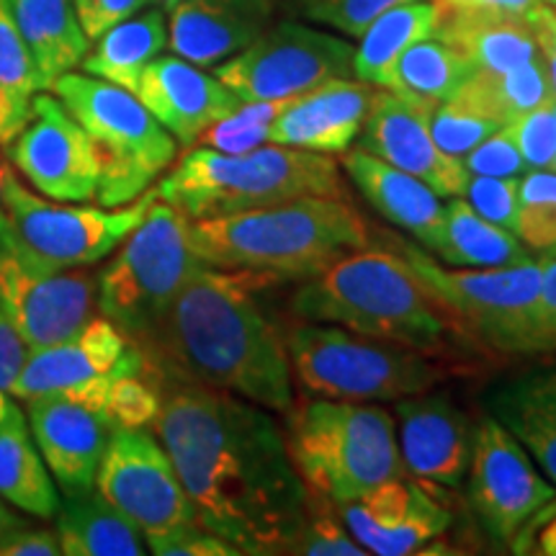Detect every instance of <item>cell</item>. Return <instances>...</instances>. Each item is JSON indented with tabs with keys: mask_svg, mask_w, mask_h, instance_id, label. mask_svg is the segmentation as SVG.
<instances>
[{
	"mask_svg": "<svg viewBox=\"0 0 556 556\" xmlns=\"http://www.w3.org/2000/svg\"><path fill=\"white\" fill-rule=\"evenodd\" d=\"M155 381L152 426L197 523L240 554H294L309 492L270 409L157 368Z\"/></svg>",
	"mask_w": 556,
	"mask_h": 556,
	"instance_id": "cell-1",
	"label": "cell"
},
{
	"mask_svg": "<svg viewBox=\"0 0 556 556\" xmlns=\"http://www.w3.org/2000/svg\"><path fill=\"white\" fill-rule=\"evenodd\" d=\"M281 278L199 266L142 348L157 371L287 415L294 374L266 294Z\"/></svg>",
	"mask_w": 556,
	"mask_h": 556,
	"instance_id": "cell-2",
	"label": "cell"
},
{
	"mask_svg": "<svg viewBox=\"0 0 556 556\" xmlns=\"http://www.w3.org/2000/svg\"><path fill=\"white\" fill-rule=\"evenodd\" d=\"M189 245L204 266L291 281L315 278L345 255L368 248L371 235L348 199L304 197L225 217L193 219Z\"/></svg>",
	"mask_w": 556,
	"mask_h": 556,
	"instance_id": "cell-3",
	"label": "cell"
},
{
	"mask_svg": "<svg viewBox=\"0 0 556 556\" xmlns=\"http://www.w3.org/2000/svg\"><path fill=\"white\" fill-rule=\"evenodd\" d=\"M291 312L307 323L338 325L358 336L438 353L448 343V315L405 263L389 250H356L291 299Z\"/></svg>",
	"mask_w": 556,
	"mask_h": 556,
	"instance_id": "cell-4",
	"label": "cell"
},
{
	"mask_svg": "<svg viewBox=\"0 0 556 556\" xmlns=\"http://www.w3.org/2000/svg\"><path fill=\"white\" fill-rule=\"evenodd\" d=\"M157 189V199L186 219H212L304 197H340V165L323 152L261 144L250 152H219L206 144L186 148Z\"/></svg>",
	"mask_w": 556,
	"mask_h": 556,
	"instance_id": "cell-5",
	"label": "cell"
},
{
	"mask_svg": "<svg viewBox=\"0 0 556 556\" xmlns=\"http://www.w3.org/2000/svg\"><path fill=\"white\" fill-rule=\"evenodd\" d=\"M287 446L309 492L345 505L387 479L407 477L394 417L377 405L309 400L291 405Z\"/></svg>",
	"mask_w": 556,
	"mask_h": 556,
	"instance_id": "cell-6",
	"label": "cell"
},
{
	"mask_svg": "<svg viewBox=\"0 0 556 556\" xmlns=\"http://www.w3.org/2000/svg\"><path fill=\"white\" fill-rule=\"evenodd\" d=\"M381 238L441 309L479 343L510 356L546 353L539 323V261L505 268H451L397 232Z\"/></svg>",
	"mask_w": 556,
	"mask_h": 556,
	"instance_id": "cell-7",
	"label": "cell"
},
{
	"mask_svg": "<svg viewBox=\"0 0 556 556\" xmlns=\"http://www.w3.org/2000/svg\"><path fill=\"white\" fill-rule=\"evenodd\" d=\"M291 374L309 394L348 402H397L443 379L433 353L358 336L338 325L302 323L283 332Z\"/></svg>",
	"mask_w": 556,
	"mask_h": 556,
	"instance_id": "cell-8",
	"label": "cell"
},
{
	"mask_svg": "<svg viewBox=\"0 0 556 556\" xmlns=\"http://www.w3.org/2000/svg\"><path fill=\"white\" fill-rule=\"evenodd\" d=\"M50 90L93 139L101 157V206L129 204L176 163L178 142L131 90L75 70L60 75Z\"/></svg>",
	"mask_w": 556,
	"mask_h": 556,
	"instance_id": "cell-9",
	"label": "cell"
},
{
	"mask_svg": "<svg viewBox=\"0 0 556 556\" xmlns=\"http://www.w3.org/2000/svg\"><path fill=\"white\" fill-rule=\"evenodd\" d=\"M199 266L204 263L189 245V219L155 199L116 258L101 270L96 294L101 317L131 343L144 345Z\"/></svg>",
	"mask_w": 556,
	"mask_h": 556,
	"instance_id": "cell-10",
	"label": "cell"
},
{
	"mask_svg": "<svg viewBox=\"0 0 556 556\" xmlns=\"http://www.w3.org/2000/svg\"><path fill=\"white\" fill-rule=\"evenodd\" d=\"M155 199V186L114 208L41 199L9 168L0 186V201L16 232V250L11 255L41 270H73L103 261L135 232Z\"/></svg>",
	"mask_w": 556,
	"mask_h": 556,
	"instance_id": "cell-11",
	"label": "cell"
},
{
	"mask_svg": "<svg viewBox=\"0 0 556 556\" xmlns=\"http://www.w3.org/2000/svg\"><path fill=\"white\" fill-rule=\"evenodd\" d=\"M96 490L139 528L148 552L157 556L178 533L197 526V513L168 451L144 428L111 430Z\"/></svg>",
	"mask_w": 556,
	"mask_h": 556,
	"instance_id": "cell-12",
	"label": "cell"
},
{
	"mask_svg": "<svg viewBox=\"0 0 556 556\" xmlns=\"http://www.w3.org/2000/svg\"><path fill=\"white\" fill-rule=\"evenodd\" d=\"M356 47L299 21L268 26L253 45L219 62L214 75L242 103L281 101L336 78H351Z\"/></svg>",
	"mask_w": 556,
	"mask_h": 556,
	"instance_id": "cell-13",
	"label": "cell"
},
{
	"mask_svg": "<svg viewBox=\"0 0 556 556\" xmlns=\"http://www.w3.org/2000/svg\"><path fill=\"white\" fill-rule=\"evenodd\" d=\"M464 484L477 520L497 544L516 539L556 497V486L541 475L526 448L490 415L475 428Z\"/></svg>",
	"mask_w": 556,
	"mask_h": 556,
	"instance_id": "cell-14",
	"label": "cell"
},
{
	"mask_svg": "<svg viewBox=\"0 0 556 556\" xmlns=\"http://www.w3.org/2000/svg\"><path fill=\"white\" fill-rule=\"evenodd\" d=\"M142 348L106 317H90L73 338L29 351L11 394L16 400L62 394L101 413L109 381L144 366Z\"/></svg>",
	"mask_w": 556,
	"mask_h": 556,
	"instance_id": "cell-15",
	"label": "cell"
},
{
	"mask_svg": "<svg viewBox=\"0 0 556 556\" xmlns=\"http://www.w3.org/2000/svg\"><path fill=\"white\" fill-rule=\"evenodd\" d=\"M5 155L41 197L83 204L99 193L101 157L93 139L52 90L34 96L29 122L5 144Z\"/></svg>",
	"mask_w": 556,
	"mask_h": 556,
	"instance_id": "cell-16",
	"label": "cell"
},
{
	"mask_svg": "<svg viewBox=\"0 0 556 556\" xmlns=\"http://www.w3.org/2000/svg\"><path fill=\"white\" fill-rule=\"evenodd\" d=\"M96 283L73 270H41L0 250V309L29 351L73 338L93 317Z\"/></svg>",
	"mask_w": 556,
	"mask_h": 556,
	"instance_id": "cell-17",
	"label": "cell"
},
{
	"mask_svg": "<svg viewBox=\"0 0 556 556\" xmlns=\"http://www.w3.org/2000/svg\"><path fill=\"white\" fill-rule=\"evenodd\" d=\"M430 103H415L394 90H379L358 135V150L420 178L438 197H464L471 173L430 135Z\"/></svg>",
	"mask_w": 556,
	"mask_h": 556,
	"instance_id": "cell-18",
	"label": "cell"
},
{
	"mask_svg": "<svg viewBox=\"0 0 556 556\" xmlns=\"http://www.w3.org/2000/svg\"><path fill=\"white\" fill-rule=\"evenodd\" d=\"M343 523L366 554L407 556L422 552L451 526V513L430 495L428 486L407 477L387 479L338 505Z\"/></svg>",
	"mask_w": 556,
	"mask_h": 556,
	"instance_id": "cell-19",
	"label": "cell"
},
{
	"mask_svg": "<svg viewBox=\"0 0 556 556\" xmlns=\"http://www.w3.org/2000/svg\"><path fill=\"white\" fill-rule=\"evenodd\" d=\"M400 456L407 475L433 486L464 484L475 448V426L446 394L397 400Z\"/></svg>",
	"mask_w": 556,
	"mask_h": 556,
	"instance_id": "cell-20",
	"label": "cell"
},
{
	"mask_svg": "<svg viewBox=\"0 0 556 556\" xmlns=\"http://www.w3.org/2000/svg\"><path fill=\"white\" fill-rule=\"evenodd\" d=\"M26 420L62 495L93 490L114 430L106 417L62 394H45L26 400Z\"/></svg>",
	"mask_w": 556,
	"mask_h": 556,
	"instance_id": "cell-21",
	"label": "cell"
},
{
	"mask_svg": "<svg viewBox=\"0 0 556 556\" xmlns=\"http://www.w3.org/2000/svg\"><path fill=\"white\" fill-rule=\"evenodd\" d=\"M135 96L170 131L178 148H193L201 135L240 106L238 96L217 75L178 58L160 54L139 75Z\"/></svg>",
	"mask_w": 556,
	"mask_h": 556,
	"instance_id": "cell-22",
	"label": "cell"
},
{
	"mask_svg": "<svg viewBox=\"0 0 556 556\" xmlns=\"http://www.w3.org/2000/svg\"><path fill=\"white\" fill-rule=\"evenodd\" d=\"M379 90L358 78H336L307 93L291 96L270 124L268 142L340 155L358 139Z\"/></svg>",
	"mask_w": 556,
	"mask_h": 556,
	"instance_id": "cell-23",
	"label": "cell"
},
{
	"mask_svg": "<svg viewBox=\"0 0 556 556\" xmlns=\"http://www.w3.org/2000/svg\"><path fill=\"white\" fill-rule=\"evenodd\" d=\"M278 0H178L168 47L199 67H217L274 26Z\"/></svg>",
	"mask_w": 556,
	"mask_h": 556,
	"instance_id": "cell-24",
	"label": "cell"
},
{
	"mask_svg": "<svg viewBox=\"0 0 556 556\" xmlns=\"http://www.w3.org/2000/svg\"><path fill=\"white\" fill-rule=\"evenodd\" d=\"M340 165L381 217L415 238L422 250L433 248L443 229L446 204H441L430 186L358 148L340 152Z\"/></svg>",
	"mask_w": 556,
	"mask_h": 556,
	"instance_id": "cell-25",
	"label": "cell"
},
{
	"mask_svg": "<svg viewBox=\"0 0 556 556\" xmlns=\"http://www.w3.org/2000/svg\"><path fill=\"white\" fill-rule=\"evenodd\" d=\"M484 409L556 486V366L505 379L486 394Z\"/></svg>",
	"mask_w": 556,
	"mask_h": 556,
	"instance_id": "cell-26",
	"label": "cell"
},
{
	"mask_svg": "<svg viewBox=\"0 0 556 556\" xmlns=\"http://www.w3.org/2000/svg\"><path fill=\"white\" fill-rule=\"evenodd\" d=\"M435 37L462 52L482 73H507L544 54L531 18L516 13L443 5Z\"/></svg>",
	"mask_w": 556,
	"mask_h": 556,
	"instance_id": "cell-27",
	"label": "cell"
},
{
	"mask_svg": "<svg viewBox=\"0 0 556 556\" xmlns=\"http://www.w3.org/2000/svg\"><path fill=\"white\" fill-rule=\"evenodd\" d=\"M21 39L29 47L41 90L80 67L90 39L80 29L73 0H5Z\"/></svg>",
	"mask_w": 556,
	"mask_h": 556,
	"instance_id": "cell-28",
	"label": "cell"
},
{
	"mask_svg": "<svg viewBox=\"0 0 556 556\" xmlns=\"http://www.w3.org/2000/svg\"><path fill=\"white\" fill-rule=\"evenodd\" d=\"M0 497L21 513L52 520L60 507L58 484L34 443L16 397L0 407Z\"/></svg>",
	"mask_w": 556,
	"mask_h": 556,
	"instance_id": "cell-29",
	"label": "cell"
},
{
	"mask_svg": "<svg viewBox=\"0 0 556 556\" xmlns=\"http://www.w3.org/2000/svg\"><path fill=\"white\" fill-rule=\"evenodd\" d=\"M54 533L65 556H142L148 554L139 528L116 510L99 490L60 497Z\"/></svg>",
	"mask_w": 556,
	"mask_h": 556,
	"instance_id": "cell-30",
	"label": "cell"
},
{
	"mask_svg": "<svg viewBox=\"0 0 556 556\" xmlns=\"http://www.w3.org/2000/svg\"><path fill=\"white\" fill-rule=\"evenodd\" d=\"M441 16V0H409L387 9L358 37L361 45L353 54V75L368 86L389 90L397 60L415 41L435 37Z\"/></svg>",
	"mask_w": 556,
	"mask_h": 556,
	"instance_id": "cell-31",
	"label": "cell"
},
{
	"mask_svg": "<svg viewBox=\"0 0 556 556\" xmlns=\"http://www.w3.org/2000/svg\"><path fill=\"white\" fill-rule=\"evenodd\" d=\"M428 253L451 268H505L531 261V250L516 232L486 222L464 197L446 204L443 229Z\"/></svg>",
	"mask_w": 556,
	"mask_h": 556,
	"instance_id": "cell-32",
	"label": "cell"
},
{
	"mask_svg": "<svg viewBox=\"0 0 556 556\" xmlns=\"http://www.w3.org/2000/svg\"><path fill=\"white\" fill-rule=\"evenodd\" d=\"M168 47V18L163 9L139 11L96 39L83 58V73L114 83L135 93L139 75Z\"/></svg>",
	"mask_w": 556,
	"mask_h": 556,
	"instance_id": "cell-33",
	"label": "cell"
},
{
	"mask_svg": "<svg viewBox=\"0 0 556 556\" xmlns=\"http://www.w3.org/2000/svg\"><path fill=\"white\" fill-rule=\"evenodd\" d=\"M451 99L467 103L479 114L490 116L507 127L528 111L546 106L556 99L552 73L544 54L536 60L526 62L507 73H482L475 70L471 78L456 90Z\"/></svg>",
	"mask_w": 556,
	"mask_h": 556,
	"instance_id": "cell-34",
	"label": "cell"
},
{
	"mask_svg": "<svg viewBox=\"0 0 556 556\" xmlns=\"http://www.w3.org/2000/svg\"><path fill=\"white\" fill-rule=\"evenodd\" d=\"M471 73L475 65L462 52H456L443 39L428 37L415 41L397 60L389 90L415 103L435 106L448 101L471 78Z\"/></svg>",
	"mask_w": 556,
	"mask_h": 556,
	"instance_id": "cell-35",
	"label": "cell"
},
{
	"mask_svg": "<svg viewBox=\"0 0 556 556\" xmlns=\"http://www.w3.org/2000/svg\"><path fill=\"white\" fill-rule=\"evenodd\" d=\"M41 90L37 65L0 0V144H9L31 116L34 96Z\"/></svg>",
	"mask_w": 556,
	"mask_h": 556,
	"instance_id": "cell-36",
	"label": "cell"
},
{
	"mask_svg": "<svg viewBox=\"0 0 556 556\" xmlns=\"http://www.w3.org/2000/svg\"><path fill=\"white\" fill-rule=\"evenodd\" d=\"M516 238L533 253H556V173L528 170L520 176Z\"/></svg>",
	"mask_w": 556,
	"mask_h": 556,
	"instance_id": "cell-37",
	"label": "cell"
},
{
	"mask_svg": "<svg viewBox=\"0 0 556 556\" xmlns=\"http://www.w3.org/2000/svg\"><path fill=\"white\" fill-rule=\"evenodd\" d=\"M148 358V356H144ZM160 413V389L150 361L142 368L116 374L109 381L101 415L114 428H144L155 422Z\"/></svg>",
	"mask_w": 556,
	"mask_h": 556,
	"instance_id": "cell-38",
	"label": "cell"
},
{
	"mask_svg": "<svg viewBox=\"0 0 556 556\" xmlns=\"http://www.w3.org/2000/svg\"><path fill=\"white\" fill-rule=\"evenodd\" d=\"M289 99L281 101H248L240 103L232 114L212 124L197 144H206L219 152H250L268 144V129L278 119Z\"/></svg>",
	"mask_w": 556,
	"mask_h": 556,
	"instance_id": "cell-39",
	"label": "cell"
},
{
	"mask_svg": "<svg viewBox=\"0 0 556 556\" xmlns=\"http://www.w3.org/2000/svg\"><path fill=\"white\" fill-rule=\"evenodd\" d=\"M428 124L438 148L446 152V155L458 160L467 157L479 142H484L486 137L503 129L500 122L479 114L477 109H471L467 103L456 99L435 103V106L430 109Z\"/></svg>",
	"mask_w": 556,
	"mask_h": 556,
	"instance_id": "cell-40",
	"label": "cell"
},
{
	"mask_svg": "<svg viewBox=\"0 0 556 556\" xmlns=\"http://www.w3.org/2000/svg\"><path fill=\"white\" fill-rule=\"evenodd\" d=\"M332 507H336V503H330V500L309 492L307 518H304V528L302 533H299L294 554H307V556H364L366 554L358 541L348 533L343 520L332 513Z\"/></svg>",
	"mask_w": 556,
	"mask_h": 556,
	"instance_id": "cell-41",
	"label": "cell"
},
{
	"mask_svg": "<svg viewBox=\"0 0 556 556\" xmlns=\"http://www.w3.org/2000/svg\"><path fill=\"white\" fill-rule=\"evenodd\" d=\"M289 9L312 24L328 26L345 37H361L374 18L409 0H287Z\"/></svg>",
	"mask_w": 556,
	"mask_h": 556,
	"instance_id": "cell-42",
	"label": "cell"
},
{
	"mask_svg": "<svg viewBox=\"0 0 556 556\" xmlns=\"http://www.w3.org/2000/svg\"><path fill=\"white\" fill-rule=\"evenodd\" d=\"M528 170H554L556 160V99L546 106L528 111L507 124Z\"/></svg>",
	"mask_w": 556,
	"mask_h": 556,
	"instance_id": "cell-43",
	"label": "cell"
},
{
	"mask_svg": "<svg viewBox=\"0 0 556 556\" xmlns=\"http://www.w3.org/2000/svg\"><path fill=\"white\" fill-rule=\"evenodd\" d=\"M518 189L520 176L510 178H495V176H471L464 191L467 204L482 214L492 225L510 229L516 227V212H518Z\"/></svg>",
	"mask_w": 556,
	"mask_h": 556,
	"instance_id": "cell-44",
	"label": "cell"
},
{
	"mask_svg": "<svg viewBox=\"0 0 556 556\" xmlns=\"http://www.w3.org/2000/svg\"><path fill=\"white\" fill-rule=\"evenodd\" d=\"M464 168L471 176H495V178H510V176H526L528 165L523 155H520L516 139H513L510 127H503L495 135H490L484 142H479L467 157L462 160Z\"/></svg>",
	"mask_w": 556,
	"mask_h": 556,
	"instance_id": "cell-45",
	"label": "cell"
},
{
	"mask_svg": "<svg viewBox=\"0 0 556 556\" xmlns=\"http://www.w3.org/2000/svg\"><path fill=\"white\" fill-rule=\"evenodd\" d=\"M73 5L78 13L80 29L90 41H96L101 34L150 5V0H73Z\"/></svg>",
	"mask_w": 556,
	"mask_h": 556,
	"instance_id": "cell-46",
	"label": "cell"
},
{
	"mask_svg": "<svg viewBox=\"0 0 556 556\" xmlns=\"http://www.w3.org/2000/svg\"><path fill=\"white\" fill-rule=\"evenodd\" d=\"M58 533L50 528H34L31 523H18L0 536V556H60Z\"/></svg>",
	"mask_w": 556,
	"mask_h": 556,
	"instance_id": "cell-47",
	"label": "cell"
},
{
	"mask_svg": "<svg viewBox=\"0 0 556 556\" xmlns=\"http://www.w3.org/2000/svg\"><path fill=\"white\" fill-rule=\"evenodd\" d=\"M240 552L229 541H225L217 533L206 531V528L189 526L184 533L165 546L163 556H238Z\"/></svg>",
	"mask_w": 556,
	"mask_h": 556,
	"instance_id": "cell-48",
	"label": "cell"
},
{
	"mask_svg": "<svg viewBox=\"0 0 556 556\" xmlns=\"http://www.w3.org/2000/svg\"><path fill=\"white\" fill-rule=\"evenodd\" d=\"M26 356H29V348H26L24 338H21L18 330L13 328V323L5 317V312L0 309V392L11 394L13 381L18 379L21 368L26 364Z\"/></svg>",
	"mask_w": 556,
	"mask_h": 556,
	"instance_id": "cell-49",
	"label": "cell"
},
{
	"mask_svg": "<svg viewBox=\"0 0 556 556\" xmlns=\"http://www.w3.org/2000/svg\"><path fill=\"white\" fill-rule=\"evenodd\" d=\"M541 263V291H539V323L544 348L556 351V253H546Z\"/></svg>",
	"mask_w": 556,
	"mask_h": 556,
	"instance_id": "cell-50",
	"label": "cell"
},
{
	"mask_svg": "<svg viewBox=\"0 0 556 556\" xmlns=\"http://www.w3.org/2000/svg\"><path fill=\"white\" fill-rule=\"evenodd\" d=\"M448 9H475V11H500V13H516V16L531 18L544 0H441Z\"/></svg>",
	"mask_w": 556,
	"mask_h": 556,
	"instance_id": "cell-51",
	"label": "cell"
},
{
	"mask_svg": "<svg viewBox=\"0 0 556 556\" xmlns=\"http://www.w3.org/2000/svg\"><path fill=\"white\" fill-rule=\"evenodd\" d=\"M533 29H536L539 45L544 50V58L548 62V73H552L554 93H556V11L548 9V5H541V9L531 16Z\"/></svg>",
	"mask_w": 556,
	"mask_h": 556,
	"instance_id": "cell-52",
	"label": "cell"
},
{
	"mask_svg": "<svg viewBox=\"0 0 556 556\" xmlns=\"http://www.w3.org/2000/svg\"><path fill=\"white\" fill-rule=\"evenodd\" d=\"M539 554L556 556V516L548 520V523L544 526V531H541V536H539Z\"/></svg>",
	"mask_w": 556,
	"mask_h": 556,
	"instance_id": "cell-53",
	"label": "cell"
},
{
	"mask_svg": "<svg viewBox=\"0 0 556 556\" xmlns=\"http://www.w3.org/2000/svg\"><path fill=\"white\" fill-rule=\"evenodd\" d=\"M18 523H24V518H21L18 513H13L11 507H9V503H5V500L0 497V536H3L5 531H11V528L18 526Z\"/></svg>",
	"mask_w": 556,
	"mask_h": 556,
	"instance_id": "cell-54",
	"label": "cell"
},
{
	"mask_svg": "<svg viewBox=\"0 0 556 556\" xmlns=\"http://www.w3.org/2000/svg\"><path fill=\"white\" fill-rule=\"evenodd\" d=\"M178 0H150V5H157V9H163L165 13H168L170 9H176Z\"/></svg>",
	"mask_w": 556,
	"mask_h": 556,
	"instance_id": "cell-55",
	"label": "cell"
},
{
	"mask_svg": "<svg viewBox=\"0 0 556 556\" xmlns=\"http://www.w3.org/2000/svg\"><path fill=\"white\" fill-rule=\"evenodd\" d=\"M544 3L548 5V9H554V11H556V0H544Z\"/></svg>",
	"mask_w": 556,
	"mask_h": 556,
	"instance_id": "cell-56",
	"label": "cell"
},
{
	"mask_svg": "<svg viewBox=\"0 0 556 556\" xmlns=\"http://www.w3.org/2000/svg\"><path fill=\"white\" fill-rule=\"evenodd\" d=\"M554 173H556V160H554Z\"/></svg>",
	"mask_w": 556,
	"mask_h": 556,
	"instance_id": "cell-57",
	"label": "cell"
}]
</instances>
